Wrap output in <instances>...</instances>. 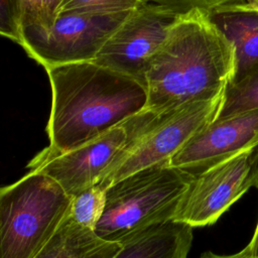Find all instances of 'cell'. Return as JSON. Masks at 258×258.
<instances>
[{"label": "cell", "instance_id": "obj_1", "mask_svg": "<svg viewBox=\"0 0 258 258\" xmlns=\"http://www.w3.org/2000/svg\"><path fill=\"white\" fill-rule=\"evenodd\" d=\"M236 69L234 45L211 13L202 9L180 13L145 69V109L161 112L211 99L225 91Z\"/></svg>", "mask_w": 258, "mask_h": 258}, {"label": "cell", "instance_id": "obj_2", "mask_svg": "<svg viewBox=\"0 0 258 258\" xmlns=\"http://www.w3.org/2000/svg\"><path fill=\"white\" fill-rule=\"evenodd\" d=\"M51 89L46 125L48 147L57 152L78 148L107 133L147 104L144 80L95 61L45 70Z\"/></svg>", "mask_w": 258, "mask_h": 258}, {"label": "cell", "instance_id": "obj_3", "mask_svg": "<svg viewBox=\"0 0 258 258\" xmlns=\"http://www.w3.org/2000/svg\"><path fill=\"white\" fill-rule=\"evenodd\" d=\"M195 174L169 162L137 170L107 187L95 233L123 243L151 227L174 221Z\"/></svg>", "mask_w": 258, "mask_h": 258}, {"label": "cell", "instance_id": "obj_4", "mask_svg": "<svg viewBox=\"0 0 258 258\" xmlns=\"http://www.w3.org/2000/svg\"><path fill=\"white\" fill-rule=\"evenodd\" d=\"M72 199L51 177L29 170L0 190V258H34L68 216Z\"/></svg>", "mask_w": 258, "mask_h": 258}, {"label": "cell", "instance_id": "obj_5", "mask_svg": "<svg viewBox=\"0 0 258 258\" xmlns=\"http://www.w3.org/2000/svg\"><path fill=\"white\" fill-rule=\"evenodd\" d=\"M159 112L143 109L100 137L67 152L48 146L39 151L27 168L54 179L71 197L100 183L122 156L155 124Z\"/></svg>", "mask_w": 258, "mask_h": 258}, {"label": "cell", "instance_id": "obj_6", "mask_svg": "<svg viewBox=\"0 0 258 258\" xmlns=\"http://www.w3.org/2000/svg\"><path fill=\"white\" fill-rule=\"evenodd\" d=\"M224 96L225 91L211 99L159 112L153 127L122 156L100 184L107 188L137 170L169 162L197 133L217 119Z\"/></svg>", "mask_w": 258, "mask_h": 258}, {"label": "cell", "instance_id": "obj_7", "mask_svg": "<svg viewBox=\"0 0 258 258\" xmlns=\"http://www.w3.org/2000/svg\"><path fill=\"white\" fill-rule=\"evenodd\" d=\"M128 13H61L47 32L25 38L19 45L44 70L94 61Z\"/></svg>", "mask_w": 258, "mask_h": 258}, {"label": "cell", "instance_id": "obj_8", "mask_svg": "<svg viewBox=\"0 0 258 258\" xmlns=\"http://www.w3.org/2000/svg\"><path fill=\"white\" fill-rule=\"evenodd\" d=\"M256 149L244 150L195 174L174 221L192 228L215 224L254 186Z\"/></svg>", "mask_w": 258, "mask_h": 258}, {"label": "cell", "instance_id": "obj_9", "mask_svg": "<svg viewBox=\"0 0 258 258\" xmlns=\"http://www.w3.org/2000/svg\"><path fill=\"white\" fill-rule=\"evenodd\" d=\"M178 14L157 3L144 2L127 14L94 61L143 79L148 62Z\"/></svg>", "mask_w": 258, "mask_h": 258}, {"label": "cell", "instance_id": "obj_10", "mask_svg": "<svg viewBox=\"0 0 258 258\" xmlns=\"http://www.w3.org/2000/svg\"><path fill=\"white\" fill-rule=\"evenodd\" d=\"M258 147V109L215 120L169 160L192 174L244 150Z\"/></svg>", "mask_w": 258, "mask_h": 258}, {"label": "cell", "instance_id": "obj_11", "mask_svg": "<svg viewBox=\"0 0 258 258\" xmlns=\"http://www.w3.org/2000/svg\"><path fill=\"white\" fill-rule=\"evenodd\" d=\"M192 229L178 221L151 227L121 243V249L113 258H187Z\"/></svg>", "mask_w": 258, "mask_h": 258}, {"label": "cell", "instance_id": "obj_12", "mask_svg": "<svg viewBox=\"0 0 258 258\" xmlns=\"http://www.w3.org/2000/svg\"><path fill=\"white\" fill-rule=\"evenodd\" d=\"M211 17L234 45L235 76L258 61V0L225 6L211 13Z\"/></svg>", "mask_w": 258, "mask_h": 258}, {"label": "cell", "instance_id": "obj_13", "mask_svg": "<svg viewBox=\"0 0 258 258\" xmlns=\"http://www.w3.org/2000/svg\"><path fill=\"white\" fill-rule=\"evenodd\" d=\"M63 0H1V29L19 44L47 32L58 17Z\"/></svg>", "mask_w": 258, "mask_h": 258}, {"label": "cell", "instance_id": "obj_14", "mask_svg": "<svg viewBox=\"0 0 258 258\" xmlns=\"http://www.w3.org/2000/svg\"><path fill=\"white\" fill-rule=\"evenodd\" d=\"M121 244L100 238L78 224L70 212L57 231L34 258H113Z\"/></svg>", "mask_w": 258, "mask_h": 258}, {"label": "cell", "instance_id": "obj_15", "mask_svg": "<svg viewBox=\"0 0 258 258\" xmlns=\"http://www.w3.org/2000/svg\"><path fill=\"white\" fill-rule=\"evenodd\" d=\"M258 109V61L235 76L225 90L223 105L216 120Z\"/></svg>", "mask_w": 258, "mask_h": 258}, {"label": "cell", "instance_id": "obj_16", "mask_svg": "<svg viewBox=\"0 0 258 258\" xmlns=\"http://www.w3.org/2000/svg\"><path fill=\"white\" fill-rule=\"evenodd\" d=\"M107 201V188L94 184L72 199L70 215L81 226L95 231L101 220Z\"/></svg>", "mask_w": 258, "mask_h": 258}, {"label": "cell", "instance_id": "obj_17", "mask_svg": "<svg viewBox=\"0 0 258 258\" xmlns=\"http://www.w3.org/2000/svg\"><path fill=\"white\" fill-rule=\"evenodd\" d=\"M146 1L148 0H63L59 9V14L127 13L134 10Z\"/></svg>", "mask_w": 258, "mask_h": 258}, {"label": "cell", "instance_id": "obj_18", "mask_svg": "<svg viewBox=\"0 0 258 258\" xmlns=\"http://www.w3.org/2000/svg\"><path fill=\"white\" fill-rule=\"evenodd\" d=\"M172 9L177 13H184L191 9H202L213 13L225 6L241 2H253L255 0H148Z\"/></svg>", "mask_w": 258, "mask_h": 258}, {"label": "cell", "instance_id": "obj_19", "mask_svg": "<svg viewBox=\"0 0 258 258\" xmlns=\"http://www.w3.org/2000/svg\"><path fill=\"white\" fill-rule=\"evenodd\" d=\"M199 258H258V255L251 256L244 249H242L237 253L229 254V255H221V254H216L212 251H207V252H204Z\"/></svg>", "mask_w": 258, "mask_h": 258}, {"label": "cell", "instance_id": "obj_20", "mask_svg": "<svg viewBox=\"0 0 258 258\" xmlns=\"http://www.w3.org/2000/svg\"><path fill=\"white\" fill-rule=\"evenodd\" d=\"M249 255L257 256L258 255V221L253 232V235L249 241V243L243 248Z\"/></svg>", "mask_w": 258, "mask_h": 258}, {"label": "cell", "instance_id": "obj_21", "mask_svg": "<svg viewBox=\"0 0 258 258\" xmlns=\"http://www.w3.org/2000/svg\"><path fill=\"white\" fill-rule=\"evenodd\" d=\"M256 156H257V167L255 171V177H254V186L258 188V147L256 149Z\"/></svg>", "mask_w": 258, "mask_h": 258}]
</instances>
